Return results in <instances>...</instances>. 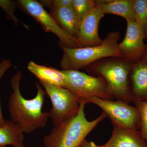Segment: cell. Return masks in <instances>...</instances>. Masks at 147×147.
Wrapping results in <instances>:
<instances>
[{
  "label": "cell",
  "instance_id": "1",
  "mask_svg": "<svg viewBox=\"0 0 147 147\" xmlns=\"http://www.w3.org/2000/svg\"><path fill=\"white\" fill-rule=\"evenodd\" d=\"M22 74L17 71L11 80L13 90L9 98L8 110L11 120L25 134H30L46 126L48 112H42L46 93L39 84H36L37 93L34 98L27 99L21 94L20 84Z\"/></svg>",
  "mask_w": 147,
  "mask_h": 147
},
{
  "label": "cell",
  "instance_id": "2",
  "mask_svg": "<svg viewBox=\"0 0 147 147\" xmlns=\"http://www.w3.org/2000/svg\"><path fill=\"white\" fill-rule=\"evenodd\" d=\"M86 104L80 100L77 115L51 129L43 139L44 147H79L87 135L108 117L107 114L102 112L97 118L88 121L84 111Z\"/></svg>",
  "mask_w": 147,
  "mask_h": 147
},
{
  "label": "cell",
  "instance_id": "3",
  "mask_svg": "<svg viewBox=\"0 0 147 147\" xmlns=\"http://www.w3.org/2000/svg\"><path fill=\"white\" fill-rule=\"evenodd\" d=\"M119 38V32L117 31L108 33L97 46L76 48L61 46L63 50L60 62L62 70H79L105 58H123L118 48Z\"/></svg>",
  "mask_w": 147,
  "mask_h": 147
},
{
  "label": "cell",
  "instance_id": "4",
  "mask_svg": "<svg viewBox=\"0 0 147 147\" xmlns=\"http://www.w3.org/2000/svg\"><path fill=\"white\" fill-rule=\"evenodd\" d=\"M132 64L123 58L113 57L97 61L86 69L90 75L105 80L114 98L129 103V77Z\"/></svg>",
  "mask_w": 147,
  "mask_h": 147
},
{
  "label": "cell",
  "instance_id": "5",
  "mask_svg": "<svg viewBox=\"0 0 147 147\" xmlns=\"http://www.w3.org/2000/svg\"><path fill=\"white\" fill-rule=\"evenodd\" d=\"M39 82L52 102V109L48 113L54 126L59 125L77 115L80 107L78 96L65 88Z\"/></svg>",
  "mask_w": 147,
  "mask_h": 147
},
{
  "label": "cell",
  "instance_id": "6",
  "mask_svg": "<svg viewBox=\"0 0 147 147\" xmlns=\"http://www.w3.org/2000/svg\"><path fill=\"white\" fill-rule=\"evenodd\" d=\"M63 71L65 75L64 88L76 95L80 100L93 96L105 100H113L114 99L102 77L92 76L79 70Z\"/></svg>",
  "mask_w": 147,
  "mask_h": 147
},
{
  "label": "cell",
  "instance_id": "7",
  "mask_svg": "<svg viewBox=\"0 0 147 147\" xmlns=\"http://www.w3.org/2000/svg\"><path fill=\"white\" fill-rule=\"evenodd\" d=\"M80 100L86 104L93 103L101 108L114 124L131 130L140 129L141 117L136 106H131L122 100H105L95 96Z\"/></svg>",
  "mask_w": 147,
  "mask_h": 147
},
{
  "label": "cell",
  "instance_id": "8",
  "mask_svg": "<svg viewBox=\"0 0 147 147\" xmlns=\"http://www.w3.org/2000/svg\"><path fill=\"white\" fill-rule=\"evenodd\" d=\"M17 3L19 7L40 24L45 31L56 34L60 40L61 46L78 47L76 38L67 33L58 25L40 2L35 0H19Z\"/></svg>",
  "mask_w": 147,
  "mask_h": 147
},
{
  "label": "cell",
  "instance_id": "9",
  "mask_svg": "<svg viewBox=\"0 0 147 147\" xmlns=\"http://www.w3.org/2000/svg\"><path fill=\"white\" fill-rule=\"evenodd\" d=\"M144 39V32L136 22L127 21L125 36L118 44L123 58L132 63L142 61L147 49Z\"/></svg>",
  "mask_w": 147,
  "mask_h": 147
},
{
  "label": "cell",
  "instance_id": "10",
  "mask_svg": "<svg viewBox=\"0 0 147 147\" xmlns=\"http://www.w3.org/2000/svg\"><path fill=\"white\" fill-rule=\"evenodd\" d=\"M104 16L101 9L96 5L84 17L80 23L79 34L76 38L77 47H92L102 43L103 39L98 34V27Z\"/></svg>",
  "mask_w": 147,
  "mask_h": 147
},
{
  "label": "cell",
  "instance_id": "11",
  "mask_svg": "<svg viewBox=\"0 0 147 147\" xmlns=\"http://www.w3.org/2000/svg\"><path fill=\"white\" fill-rule=\"evenodd\" d=\"M131 102L147 101V63L142 61L132 64L129 77Z\"/></svg>",
  "mask_w": 147,
  "mask_h": 147
},
{
  "label": "cell",
  "instance_id": "12",
  "mask_svg": "<svg viewBox=\"0 0 147 147\" xmlns=\"http://www.w3.org/2000/svg\"><path fill=\"white\" fill-rule=\"evenodd\" d=\"M113 125V133L107 144L113 147H147L146 142L139 130Z\"/></svg>",
  "mask_w": 147,
  "mask_h": 147
},
{
  "label": "cell",
  "instance_id": "13",
  "mask_svg": "<svg viewBox=\"0 0 147 147\" xmlns=\"http://www.w3.org/2000/svg\"><path fill=\"white\" fill-rule=\"evenodd\" d=\"M50 14L65 31L76 39L80 23L72 6L61 7L51 9Z\"/></svg>",
  "mask_w": 147,
  "mask_h": 147
},
{
  "label": "cell",
  "instance_id": "14",
  "mask_svg": "<svg viewBox=\"0 0 147 147\" xmlns=\"http://www.w3.org/2000/svg\"><path fill=\"white\" fill-rule=\"evenodd\" d=\"M96 5L104 14H112L121 16L126 21H135L133 0H97Z\"/></svg>",
  "mask_w": 147,
  "mask_h": 147
},
{
  "label": "cell",
  "instance_id": "15",
  "mask_svg": "<svg viewBox=\"0 0 147 147\" xmlns=\"http://www.w3.org/2000/svg\"><path fill=\"white\" fill-rule=\"evenodd\" d=\"M27 67L38 79L39 82L64 88L65 75L63 70L37 64L32 61L29 63Z\"/></svg>",
  "mask_w": 147,
  "mask_h": 147
},
{
  "label": "cell",
  "instance_id": "16",
  "mask_svg": "<svg viewBox=\"0 0 147 147\" xmlns=\"http://www.w3.org/2000/svg\"><path fill=\"white\" fill-rule=\"evenodd\" d=\"M24 134L18 125L7 120L3 126L0 127V147H6L7 145L25 147Z\"/></svg>",
  "mask_w": 147,
  "mask_h": 147
},
{
  "label": "cell",
  "instance_id": "17",
  "mask_svg": "<svg viewBox=\"0 0 147 147\" xmlns=\"http://www.w3.org/2000/svg\"><path fill=\"white\" fill-rule=\"evenodd\" d=\"M135 22L144 32L147 20V0H133Z\"/></svg>",
  "mask_w": 147,
  "mask_h": 147
},
{
  "label": "cell",
  "instance_id": "18",
  "mask_svg": "<svg viewBox=\"0 0 147 147\" xmlns=\"http://www.w3.org/2000/svg\"><path fill=\"white\" fill-rule=\"evenodd\" d=\"M96 5V0H72V7L80 23Z\"/></svg>",
  "mask_w": 147,
  "mask_h": 147
},
{
  "label": "cell",
  "instance_id": "19",
  "mask_svg": "<svg viewBox=\"0 0 147 147\" xmlns=\"http://www.w3.org/2000/svg\"><path fill=\"white\" fill-rule=\"evenodd\" d=\"M134 103L139 110L141 117L139 131L147 144V101H137Z\"/></svg>",
  "mask_w": 147,
  "mask_h": 147
},
{
  "label": "cell",
  "instance_id": "20",
  "mask_svg": "<svg viewBox=\"0 0 147 147\" xmlns=\"http://www.w3.org/2000/svg\"><path fill=\"white\" fill-rule=\"evenodd\" d=\"M16 6L15 3L12 1L0 0V7L5 11L7 18L12 20L17 25L20 21L14 15V11Z\"/></svg>",
  "mask_w": 147,
  "mask_h": 147
},
{
  "label": "cell",
  "instance_id": "21",
  "mask_svg": "<svg viewBox=\"0 0 147 147\" xmlns=\"http://www.w3.org/2000/svg\"><path fill=\"white\" fill-rule=\"evenodd\" d=\"M41 4L50 8V10L61 7L72 6V0H42L40 1Z\"/></svg>",
  "mask_w": 147,
  "mask_h": 147
},
{
  "label": "cell",
  "instance_id": "22",
  "mask_svg": "<svg viewBox=\"0 0 147 147\" xmlns=\"http://www.w3.org/2000/svg\"><path fill=\"white\" fill-rule=\"evenodd\" d=\"M11 66L12 63L9 60L4 59L1 61L0 63V80ZM6 121L3 116L0 102V127L3 126L5 124Z\"/></svg>",
  "mask_w": 147,
  "mask_h": 147
},
{
  "label": "cell",
  "instance_id": "23",
  "mask_svg": "<svg viewBox=\"0 0 147 147\" xmlns=\"http://www.w3.org/2000/svg\"><path fill=\"white\" fill-rule=\"evenodd\" d=\"M79 147H107V146L106 144L102 146H99L92 141H88L86 139L83 141Z\"/></svg>",
  "mask_w": 147,
  "mask_h": 147
},
{
  "label": "cell",
  "instance_id": "24",
  "mask_svg": "<svg viewBox=\"0 0 147 147\" xmlns=\"http://www.w3.org/2000/svg\"><path fill=\"white\" fill-rule=\"evenodd\" d=\"M147 49L146 51V53H145V55H144V57L142 58V61L143 62L146 63H147Z\"/></svg>",
  "mask_w": 147,
  "mask_h": 147
},
{
  "label": "cell",
  "instance_id": "25",
  "mask_svg": "<svg viewBox=\"0 0 147 147\" xmlns=\"http://www.w3.org/2000/svg\"><path fill=\"white\" fill-rule=\"evenodd\" d=\"M145 39H147V20L146 22V28L144 31Z\"/></svg>",
  "mask_w": 147,
  "mask_h": 147
},
{
  "label": "cell",
  "instance_id": "26",
  "mask_svg": "<svg viewBox=\"0 0 147 147\" xmlns=\"http://www.w3.org/2000/svg\"><path fill=\"white\" fill-rule=\"evenodd\" d=\"M106 144V145H107V147H113L111 146H109V145L107 144Z\"/></svg>",
  "mask_w": 147,
  "mask_h": 147
}]
</instances>
